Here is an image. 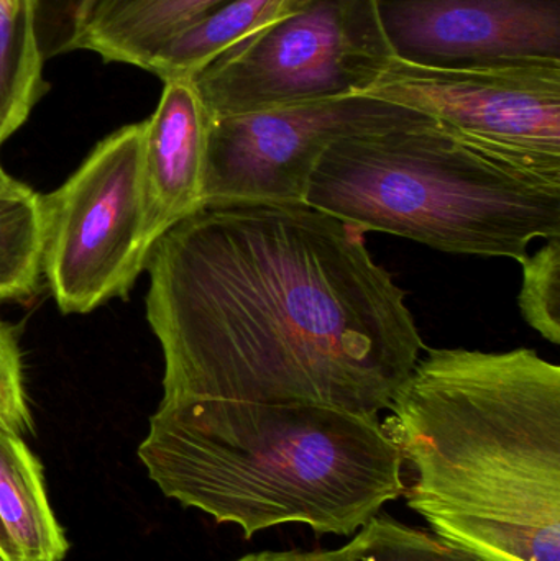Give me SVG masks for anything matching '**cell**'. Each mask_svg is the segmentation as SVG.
Listing matches in <instances>:
<instances>
[{
    "instance_id": "cell-12",
    "label": "cell",
    "mask_w": 560,
    "mask_h": 561,
    "mask_svg": "<svg viewBox=\"0 0 560 561\" xmlns=\"http://www.w3.org/2000/svg\"><path fill=\"white\" fill-rule=\"evenodd\" d=\"M309 0H229L171 36L153 53L145 71L163 82L193 79L237 43L293 15Z\"/></svg>"
},
{
    "instance_id": "cell-19",
    "label": "cell",
    "mask_w": 560,
    "mask_h": 561,
    "mask_svg": "<svg viewBox=\"0 0 560 561\" xmlns=\"http://www.w3.org/2000/svg\"><path fill=\"white\" fill-rule=\"evenodd\" d=\"M91 0H38L36 39L45 62L78 51L82 19Z\"/></svg>"
},
{
    "instance_id": "cell-9",
    "label": "cell",
    "mask_w": 560,
    "mask_h": 561,
    "mask_svg": "<svg viewBox=\"0 0 560 561\" xmlns=\"http://www.w3.org/2000/svg\"><path fill=\"white\" fill-rule=\"evenodd\" d=\"M393 58L436 69L560 66V0H375Z\"/></svg>"
},
{
    "instance_id": "cell-15",
    "label": "cell",
    "mask_w": 560,
    "mask_h": 561,
    "mask_svg": "<svg viewBox=\"0 0 560 561\" xmlns=\"http://www.w3.org/2000/svg\"><path fill=\"white\" fill-rule=\"evenodd\" d=\"M42 196L10 180L0 186V300L28 299L42 275Z\"/></svg>"
},
{
    "instance_id": "cell-5",
    "label": "cell",
    "mask_w": 560,
    "mask_h": 561,
    "mask_svg": "<svg viewBox=\"0 0 560 561\" xmlns=\"http://www.w3.org/2000/svg\"><path fill=\"white\" fill-rule=\"evenodd\" d=\"M375 0H309L194 76L210 118L364 95L393 61Z\"/></svg>"
},
{
    "instance_id": "cell-6",
    "label": "cell",
    "mask_w": 560,
    "mask_h": 561,
    "mask_svg": "<svg viewBox=\"0 0 560 561\" xmlns=\"http://www.w3.org/2000/svg\"><path fill=\"white\" fill-rule=\"evenodd\" d=\"M144 130L145 122L118 128L42 196V272L61 312L125 296L147 266Z\"/></svg>"
},
{
    "instance_id": "cell-10",
    "label": "cell",
    "mask_w": 560,
    "mask_h": 561,
    "mask_svg": "<svg viewBox=\"0 0 560 561\" xmlns=\"http://www.w3.org/2000/svg\"><path fill=\"white\" fill-rule=\"evenodd\" d=\"M145 122L141 178L148 250L178 224L204 209L210 115L193 79L164 82Z\"/></svg>"
},
{
    "instance_id": "cell-4",
    "label": "cell",
    "mask_w": 560,
    "mask_h": 561,
    "mask_svg": "<svg viewBox=\"0 0 560 561\" xmlns=\"http://www.w3.org/2000/svg\"><path fill=\"white\" fill-rule=\"evenodd\" d=\"M306 204L365 232L518 263L533 240L560 237V183L482 153L434 122L335 141Z\"/></svg>"
},
{
    "instance_id": "cell-2",
    "label": "cell",
    "mask_w": 560,
    "mask_h": 561,
    "mask_svg": "<svg viewBox=\"0 0 560 561\" xmlns=\"http://www.w3.org/2000/svg\"><path fill=\"white\" fill-rule=\"evenodd\" d=\"M381 424L408 506L476 561H560V368L536 350L426 348Z\"/></svg>"
},
{
    "instance_id": "cell-14",
    "label": "cell",
    "mask_w": 560,
    "mask_h": 561,
    "mask_svg": "<svg viewBox=\"0 0 560 561\" xmlns=\"http://www.w3.org/2000/svg\"><path fill=\"white\" fill-rule=\"evenodd\" d=\"M38 0H0V148L48 91L36 39Z\"/></svg>"
},
{
    "instance_id": "cell-16",
    "label": "cell",
    "mask_w": 560,
    "mask_h": 561,
    "mask_svg": "<svg viewBox=\"0 0 560 561\" xmlns=\"http://www.w3.org/2000/svg\"><path fill=\"white\" fill-rule=\"evenodd\" d=\"M518 304L526 322L546 340L560 345V237L548 240L523 262Z\"/></svg>"
},
{
    "instance_id": "cell-1",
    "label": "cell",
    "mask_w": 560,
    "mask_h": 561,
    "mask_svg": "<svg viewBox=\"0 0 560 561\" xmlns=\"http://www.w3.org/2000/svg\"><path fill=\"white\" fill-rule=\"evenodd\" d=\"M357 224L308 204L206 207L148 256L163 398L306 402L378 419L426 350Z\"/></svg>"
},
{
    "instance_id": "cell-7",
    "label": "cell",
    "mask_w": 560,
    "mask_h": 561,
    "mask_svg": "<svg viewBox=\"0 0 560 561\" xmlns=\"http://www.w3.org/2000/svg\"><path fill=\"white\" fill-rule=\"evenodd\" d=\"M364 95L418 112L476 150L560 183V66L436 69L393 59Z\"/></svg>"
},
{
    "instance_id": "cell-11",
    "label": "cell",
    "mask_w": 560,
    "mask_h": 561,
    "mask_svg": "<svg viewBox=\"0 0 560 561\" xmlns=\"http://www.w3.org/2000/svg\"><path fill=\"white\" fill-rule=\"evenodd\" d=\"M229 0H91L78 49L144 69L171 36Z\"/></svg>"
},
{
    "instance_id": "cell-21",
    "label": "cell",
    "mask_w": 560,
    "mask_h": 561,
    "mask_svg": "<svg viewBox=\"0 0 560 561\" xmlns=\"http://www.w3.org/2000/svg\"><path fill=\"white\" fill-rule=\"evenodd\" d=\"M0 559L3 561H25L13 540L10 539L2 520H0Z\"/></svg>"
},
{
    "instance_id": "cell-13",
    "label": "cell",
    "mask_w": 560,
    "mask_h": 561,
    "mask_svg": "<svg viewBox=\"0 0 560 561\" xmlns=\"http://www.w3.org/2000/svg\"><path fill=\"white\" fill-rule=\"evenodd\" d=\"M0 520L25 561H62L69 550L46 494L38 458L0 428Z\"/></svg>"
},
{
    "instance_id": "cell-18",
    "label": "cell",
    "mask_w": 560,
    "mask_h": 561,
    "mask_svg": "<svg viewBox=\"0 0 560 561\" xmlns=\"http://www.w3.org/2000/svg\"><path fill=\"white\" fill-rule=\"evenodd\" d=\"M0 428L32 434L33 419L23 385L22 355L12 329L0 320Z\"/></svg>"
},
{
    "instance_id": "cell-3",
    "label": "cell",
    "mask_w": 560,
    "mask_h": 561,
    "mask_svg": "<svg viewBox=\"0 0 560 561\" xmlns=\"http://www.w3.org/2000/svg\"><path fill=\"white\" fill-rule=\"evenodd\" d=\"M138 457L164 496L247 539L285 524L351 537L407 491L378 419L306 402L161 401Z\"/></svg>"
},
{
    "instance_id": "cell-17",
    "label": "cell",
    "mask_w": 560,
    "mask_h": 561,
    "mask_svg": "<svg viewBox=\"0 0 560 561\" xmlns=\"http://www.w3.org/2000/svg\"><path fill=\"white\" fill-rule=\"evenodd\" d=\"M367 527V543L355 561H476L430 530L390 517H374Z\"/></svg>"
},
{
    "instance_id": "cell-22",
    "label": "cell",
    "mask_w": 560,
    "mask_h": 561,
    "mask_svg": "<svg viewBox=\"0 0 560 561\" xmlns=\"http://www.w3.org/2000/svg\"><path fill=\"white\" fill-rule=\"evenodd\" d=\"M10 180H12V178H10L9 174L5 173V170H3L2 164H0V186H2V184L9 183Z\"/></svg>"
},
{
    "instance_id": "cell-20",
    "label": "cell",
    "mask_w": 560,
    "mask_h": 561,
    "mask_svg": "<svg viewBox=\"0 0 560 561\" xmlns=\"http://www.w3.org/2000/svg\"><path fill=\"white\" fill-rule=\"evenodd\" d=\"M368 540V527H362L354 534L345 546L331 550H265V552L250 553L242 559L233 561H355Z\"/></svg>"
},
{
    "instance_id": "cell-23",
    "label": "cell",
    "mask_w": 560,
    "mask_h": 561,
    "mask_svg": "<svg viewBox=\"0 0 560 561\" xmlns=\"http://www.w3.org/2000/svg\"><path fill=\"white\" fill-rule=\"evenodd\" d=\"M0 561H3L2 559H0Z\"/></svg>"
},
{
    "instance_id": "cell-8",
    "label": "cell",
    "mask_w": 560,
    "mask_h": 561,
    "mask_svg": "<svg viewBox=\"0 0 560 561\" xmlns=\"http://www.w3.org/2000/svg\"><path fill=\"white\" fill-rule=\"evenodd\" d=\"M433 122L368 95L210 118L203 206L306 204L309 181L332 144Z\"/></svg>"
}]
</instances>
